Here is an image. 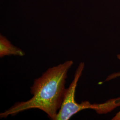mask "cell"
Masks as SVG:
<instances>
[{"instance_id":"6da1fadb","label":"cell","mask_w":120,"mask_h":120,"mask_svg":"<svg viewBox=\"0 0 120 120\" xmlns=\"http://www.w3.org/2000/svg\"><path fill=\"white\" fill-rule=\"evenodd\" d=\"M73 64V60H68L48 69L41 77L35 79L30 87L32 98L26 101L18 102L0 113V118L37 109L45 112L50 119L55 120L64 98L68 72Z\"/></svg>"},{"instance_id":"7a4b0ae2","label":"cell","mask_w":120,"mask_h":120,"mask_svg":"<svg viewBox=\"0 0 120 120\" xmlns=\"http://www.w3.org/2000/svg\"><path fill=\"white\" fill-rule=\"evenodd\" d=\"M85 67V63L81 62L76 71L73 80L69 87L66 89L64 98L55 120H69L72 116L82 110H94L95 104H91L88 101L77 103L75 99L76 89L78 82Z\"/></svg>"},{"instance_id":"3957f363","label":"cell","mask_w":120,"mask_h":120,"mask_svg":"<svg viewBox=\"0 0 120 120\" xmlns=\"http://www.w3.org/2000/svg\"><path fill=\"white\" fill-rule=\"evenodd\" d=\"M25 55V53L24 51L13 45L7 39L0 35V57L11 55L23 56Z\"/></svg>"},{"instance_id":"277c9868","label":"cell","mask_w":120,"mask_h":120,"mask_svg":"<svg viewBox=\"0 0 120 120\" xmlns=\"http://www.w3.org/2000/svg\"><path fill=\"white\" fill-rule=\"evenodd\" d=\"M120 77V72L117 73H113L111 75L109 76L108 77L106 81H108L109 80H112V79H114L116 77ZM113 120H120V111L117 112L116 114V115L113 117V118L112 119Z\"/></svg>"}]
</instances>
